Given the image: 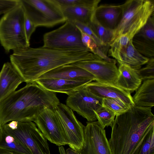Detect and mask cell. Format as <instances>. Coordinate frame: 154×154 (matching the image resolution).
<instances>
[{"instance_id":"cell-24","label":"cell","mask_w":154,"mask_h":154,"mask_svg":"<svg viewBox=\"0 0 154 154\" xmlns=\"http://www.w3.org/2000/svg\"><path fill=\"white\" fill-rule=\"evenodd\" d=\"M132 43L137 51L149 58L154 57V41L137 32L133 38Z\"/></svg>"},{"instance_id":"cell-13","label":"cell","mask_w":154,"mask_h":154,"mask_svg":"<svg viewBox=\"0 0 154 154\" xmlns=\"http://www.w3.org/2000/svg\"><path fill=\"white\" fill-rule=\"evenodd\" d=\"M72 63L86 70L94 76L95 81L102 83L115 84L119 75L116 63L108 62L98 56Z\"/></svg>"},{"instance_id":"cell-26","label":"cell","mask_w":154,"mask_h":154,"mask_svg":"<svg viewBox=\"0 0 154 154\" xmlns=\"http://www.w3.org/2000/svg\"><path fill=\"white\" fill-rule=\"evenodd\" d=\"M0 146L10 149L20 154H32L26 146L3 131L2 138L0 142Z\"/></svg>"},{"instance_id":"cell-3","label":"cell","mask_w":154,"mask_h":154,"mask_svg":"<svg viewBox=\"0 0 154 154\" xmlns=\"http://www.w3.org/2000/svg\"><path fill=\"white\" fill-rule=\"evenodd\" d=\"M153 122L151 107L131 106L125 112L116 116L109 140L112 154H131Z\"/></svg>"},{"instance_id":"cell-10","label":"cell","mask_w":154,"mask_h":154,"mask_svg":"<svg viewBox=\"0 0 154 154\" xmlns=\"http://www.w3.org/2000/svg\"><path fill=\"white\" fill-rule=\"evenodd\" d=\"M33 122L50 142L59 146L68 145L66 134L54 109L45 108Z\"/></svg>"},{"instance_id":"cell-5","label":"cell","mask_w":154,"mask_h":154,"mask_svg":"<svg viewBox=\"0 0 154 154\" xmlns=\"http://www.w3.org/2000/svg\"><path fill=\"white\" fill-rule=\"evenodd\" d=\"M25 16L20 1L17 5L0 19V43L7 52L29 46L24 29Z\"/></svg>"},{"instance_id":"cell-34","label":"cell","mask_w":154,"mask_h":154,"mask_svg":"<svg viewBox=\"0 0 154 154\" xmlns=\"http://www.w3.org/2000/svg\"><path fill=\"white\" fill-rule=\"evenodd\" d=\"M58 149L60 154H66L65 150L63 146H59Z\"/></svg>"},{"instance_id":"cell-32","label":"cell","mask_w":154,"mask_h":154,"mask_svg":"<svg viewBox=\"0 0 154 154\" xmlns=\"http://www.w3.org/2000/svg\"><path fill=\"white\" fill-rule=\"evenodd\" d=\"M24 26L27 39L28 41L30 42V40L31 35L35 30L36 27L26 15L24 20Z\"/></svg>"},{"instance_id":"cell-33","label":"cell","mask_w":154,"mask_h":154,"mask_svg":"<svg viewBox=\"0 0 154 154\" xmlns=\"http://www.w3.org/2000/svg\"><path fill=\"white\" fill-rule=\"evenodd\" d=\"M0 154H20L10 149L0 146Z\"/></svg>"},{"instance_id":"cell-15","label":"cell","mask_w":154,"mask_h":154,"mask_svg":"<svg viewBox=\"0 0 154 154\" xmlns=\"http://www.w3.org/2000/svg\"><path fill=\"white\" fill-rule=\"evenodd\" d=\"M84 86L94 94L101 98L118 99L131 106L135 105L131 94L115 84L102 83L95 81L87 83Z\"/></svg>"},{"instance_id":"cell-30","label":"cell","mask_w":154,"mask_h":154,"mask_svg":"<svg viewBox=\"0 0 154 154\" xmlns=\"http://www.w3.org/2000/svg\"><path fill=\"white\" fill-rule=\"evenodd\" d=\"M136 71L142 81L154 79V58H149L146 65Z\"/></svg>"},{"instance_id":"cell-1","label":"cell","mask_w":154,"mask_h":154,"mask_svg":"<svg viewBox=\"0 0 154 154\" xmlns=\"http://www.w3.org/2000/svg\"><path fill=\"white\" fill-rule=\"evenodd\" d=\"M96 55L88 51L57 50L43 46H29L14 51L10 62L27 83L35 82L42 75L57 67L92 59Z\"/></svg>"},{"instance_id":"cell-2","label":"cell","mask_w":154,"mask_h":154,"mask_svg":"<svg viewBox=\"0 0 154 154\" xmlns=\"http://www.w3.org/2000/svg\"><path fill=\"white\" fill-rule=\"evenodd\" d=\"M60 103L55 92L35 82L27 83L0 101V124L12 121H34L45 108L54 109Z\"/></svg>"},{"instance_id":"cell-4","label":"cell","mask_w":154,"mask_h":154,"mask_svg":"<svg viewBox=\"0 0 154 154\" xmlns=\"http://www.w3.org/2000/svg\"><path fill=\"white\" fill-rule=\"evenodd\" d=\"M121 5V16L117 26L113 30L111 43L120 35L126 33L133 38L149 17L153 15V1L129 0Z\"/></svg>"},{"instance_id":"cell-8","label":"cell","mask_w":154,"mask_h":154,"mask_svg":"<svg viewBox=\"0 0 154 154\" xmlns=\"http://www.w3.org/2000/svg\"><path fill=\"white\" fill-rule=\"evenodd\" d=\"M43 41V46L46 48L62 51L90 52L82 42L80 30L71 21L66 20L59 28L45 33Z\"/></svg>"},{"instance_id":"cell-35","label":"cell","mask_w":154,"mask_h":154,"mask_svg":"<svg viewBox=\"0 0 154 154\" xmlns=\"http://www.w3.org/2000/svg\"><path fill=\"white\" fill-rule=\"evenodd\" d=\"M3 134V130L2 126L0 124V142L2 140Z\"/></svg>"},{"instance_id":"cell-19","label":"cell","mask_w":154,"mask_h":154,"mask_svg":"<svg viewBox=\"0 0 154 154\" xmlns=\"http://www.w3.org/2000/svg\"><path fill=\"white\" fill-rule=\"evenodd\" d=\"M122 13L121 5L105 4L97 7L95 15L97 20L102 26L113 30L119 21Z\"/></svg>"},{"instance_id":"cell-17","label":"cell","mask_w":154,"mask_h":154,"mask_svg":"<svg viewBox=\"0 0 154 154\" xmlns=\"http://www.w3.org/2000/svg\"><path fill=\"white\" fill-rule=\"evenodd\" d=\"M100 0H89L84 5L61 8L66 20L78 22L88 25L91 21Z\"/></svg>"},{"instance_id":"cell-7","label":"cell","mask_w":154,"mask_h":154,"mask_svg":"<svg viewBox=\"0 0 154 154\" xmlns=\"http://www.w3.org/2000/svg\"><path fill=\"white\" fill-rule=\"evenodd\" d=\"M20 2L26 16L36 27H51L66 21L55 0H20Z\"/></svg>"},{"instance_id":"cell-6","label":"cell","mask_w":154,"mask_h":154,"mask_svg":"<svg viewBox=\"0 0 154 154\" xmlns=\"http://www.w3.org/2000/svg\"><path fill=\"white\" fill-rule=\"evenodd\" d=\"M2 126L4 132L26 146L32 154H51L47 139L32 122L12 121Z\"/></svg>"},{"instance_id":"cell-11","label":"cell","mask_w":154,"mask_h":154,"mask_svg":"<svg viewBox=\"0 0 154 154\" xmlns=\"http://www.w3.org/2000/svg\"><path fill=\"white\" fill-rule=\"evenodd\" d=\"M54 109L66 134L69 142L68 145L70 148L78 151L83 145L85 126L66 105L60 103Z\"/></svg>"},{"instance_id":"cell-12","label":"cell","mask_w":154,"mask_h":154,"mask_svg":"<svg viewBox=\"0 0 154 154\" xmlns=\"http://www.w3.org/2000/svg\"><path fill=\"white\" fill-rule=\"evenodd\" d=\"M84 137L83 146L77 151L79 154H113L105 130L98 121L85 126Z\"/></svg>"},{"instance_id":"cell-9","label":"cell","mask_w":154,"mask_h":154,"mask_svg":"<svg viewBox=\"0 0 154 154\" xmlns=\"http://www.w3.org/2000/svg\"><path fill=\"white\" fill-rule=\"evenodd\" d=\"M66 105L88 122H92L97 120L94 111L102 106V98L94 94L84 85L68 95Z\"/></svg>"},{"instance_id":"cell-31","label":"cell","mask_w":154,"mask_h":154,"mask_svg":"<svg viewBox=\"0 0 154 154\" xmlns=\"http://www.w3.org/2000/svg\"><path fill=\"white\" fill-rule=\"evenodd\" d=\"M20 0H0V15L4 14L17 5Z\"/></svg>"},{"instance_id":"cell-29","label":"cell","mask_w":154,"mask_h":154,"mask_svg":"<svg viewBox=\"0 0 154 154\" xmlns=\"http://www.w3.org/2000/svg\"><path fill=\"white\" fill-rule=\"evenodd\" d=\"M72 22V21H71ZM82 31L90 36L103 52L107 55L109 47L104 45L87 25L78 22H72Z\"/></svg>"},{"instance_id":"cell-28","label":"cell","mask_w":154,"mask_h":154,"mask_svg":"<svg viewBox=\"0 0 154 154\" xmlns=\"http://www.w3.org/2000/svg\"><path fill=\"white\" fill-rule=\"evenodd\" d=\"M94 112L97 121L103 128L106 127L111 126L116 116L113 112L102 106L95 111Z\"/></svg>"},{"instance_id":"cell-16","label":"cell","mask_w":154,"mask_h":154,"mask_svg":"<svg viewBox=\"0 0 154 154\" xmlns=\"http://www.w3.org/2000/svg\"><path fill=\"white\" fill-rule=\"evenodd\" d=\"M24 80L10 62L5 63L0 72V101L16 91Z\"/></svg>"},{"instance_id":"cell-14","label":"cell","mask_w":154,"mask_h":154,"mask_svg":"<svg viewBox=\"0 0 154 154\" xmlns=\"http://www.w3.org/2000/svg\"><path fill=\"white\" fill-rule=\"evenodd\" d=\"M50 78L76 81H95L91 74L72 63L52 69L41 75L38 79Z\"/></svg>"},{"instance_id":"cell-22","label":"cell","mask_w":154,"mask_h":154,"mask_svg":"<svg viewBox=\"0 0 154 154\" xmlns=\"http://www.w3.org/2000/svg\"><path fill=\"white\" fill-rule=\"evenodd\" d=\"M135 105L143 107L154 105V79L143 81L132 97Z\"/></svg>"},{"instance_id":"cell-20","label":"cell","mask_w":154,"mask_h":154,"mask_svg":"<svg viewBox=\"0 0 154 154\" xmlns=\"http://www.w3.org/2000/svg\"><path fill=\"white\" fill-rule=\"evenodd\" d=\"M35 82L48 91L68 95L77 89L92 81H76L50 78L38 79Z\"/></svg>"},{"instance_id":"cell-25","label":"cell","mask_w":154,"mask_h":154,"mask_svg":"<svg viewBox=\"0 0 154 154\" xmlns=\"http://www.w3.org/2000/svg\"><path fill=\"white\" fill-rule=\"evenodd\" d=\"M88 25L103 44L109 47L113 36V30L102 26L97 20L95 14Z\"/></svg>"},{"instance_id":"cell-23","label":"cell","mask_w":154,"mask_h":154,"mask_svg":"<svg viewBox=\"0 0 154 154\" xmlns=\"http://www.w3.org/2000/svg\"><path fill=\"white\" fill-rule=\"evenodd\" d=\"M131 154H154V122L151 125Z\"/></svg>"},{"instance_id":"cell-27","label":"cell","mask_w":154,"mask_h":154,"mask_svg":"<svg viewBox=\"0 0 154 154\" xmlns=\"http://www.w3.org/2000/svg\"><path fill=\"white\" fill-rule=\"evenodd\" d=\"M102 106L111 110L116 116L126 112L131 106L118 99L104 98H102Z\"/></svg>"},{"instance_id":"cell-18","label":"cell","mask_w":154,"mask_h":154,"mask_svg":"<svg viewBox=\"0 0 154 154\" xmlns=\"http://www.w3.org/2000/svg\"><path fill=\"white\" fill-rule=\"evenodd\" d=\"M132 39L112 57L115 58L119 64L128 66L134 69H138L145 65L149 58L143 56L137 51L132 43Z\"/></svg>"},{"instance_id":"cell-21","label":"cell","mask_w":154,"mask_h":154,"mask_svg":"<svg viewBox=\"0 0 154 154\" xmlns=\"http://www.w3.org/2000/svg\"><path fill=\"white\" fill-rule=\"evenodd\" d=\"M118 69L119 75L115 84L130 94L136 91L142 82L136 70L122 64H119Z\"/></svg>"}]
</instances>
